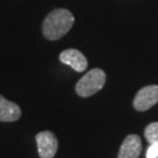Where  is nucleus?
Returning a JSON list of instances; mask_svg holds the SVG:
<instances>
[{
  "mask_svg": "<svg viewBox=\"0 0 158 158\" xmlns=\"http://www.w3.org/2000/svg\"><path fill=\"white\" fill-rule=\"evenodd\" d=\"M74 15L65 8H58L47 15L42 24V32L48 40H58L66 35L74 24Z\"/></svg>",
  "mask_w": 158,
  "mask_h": 158,
  "instance_id": "obj_1",
  "label": "nucleus"
},
{
  "mask_svg": "<svg viewBox=\"0 0 158 158\" xmlns=\"http://www.w3.org/2000/svg\"><path fill=\"white\" fill-rule=\"evenodd\" d=\"M106 82V74L102 69L94 68L88 71L76 84V93L80 97L87 98L101 90Z\"/></svg>",
  "mask_w": 158,
  "mask_h": 158,
  "instance_id": "obj_2",
  "label": "nucleus"
},
{
  "mask_svg": "<svg viewBox=\"0 0 158 158\" xmlns=\"http://www.w3.org/2000/svg\"><path fill=\"white\" fill-rule=\"evenodd\" d=\"M38 154L41 158H53L58 151L59 143L55 134L44 131L36 135Z\"/></svg>",
  "mask_w": 158,
  "mask_h": 158,
  "instance_id": "obj_3",
  "label": "nucleus"
},
{
  "mask_svg": "<svg viewBox=\"0 0 158 158\" xmlns=\"http://www.w3.org/2000/svg\"><path fill=\"white\" fill-rule=\"evenodd\" d=\"M158 103V85H148L138 91L134 107L138 111H146Z\"/></svg>",
  "mask_w": 158,
  "mask_h": 158,
  "instance_id": "obj_4",
  "label": "nucleus"
},
{
  "mask_svg": "<svg viewBox=\"0 0 158 158\" xmlns=\"http://www.w3.org/2000/svg\"><path fill=\"white\" fill-rule=\"evenodd\" d=\"M60 61L63 64L70 66L76 72H83L86 70L88 63L84 55L75 48H69L61 52Z\"/></svg>",
  "mask_w": 158,
  "mask_h": 158,
  "instance_id": "obj_5",
  "label": "nucleus"
},
{
  "mask_svg": "<svg viewBox=\"0 0 158 158\" xmlns=\"http://www.w3.org/2000/svg\"><path fill=\"white\" fill-rule=\"evenodd\" d=\"M142 152V141L138 135H127L120 147L118 158H139Z\"/></svg>",
  "mask_w": 158,
  "mask_h": 158,
  "instance_id": "obj_6",
  "label": "nucleus"
},
{
  "mask_svg": "<svg viewBox=\"0 0 158 158\" xmlns=\"http://www.w3.org/2000/svg\"><path fill=\"white\" fill-rule=\"evenodd\" d=\"M22 115L21 108L15 103L6 100L0 94V121L12 122L20 119Z\"/></svg>",
  "mask_w": 158,
  "mask_h": 158,
  "instance_id": "obj_7",
  "label": "nucleus"
},
{
  "mask_svg": "<svg viewBox=\"0 0 158 158\" xmlns=\"http://www.w3.org/2000/svg\"><path fill=\"white\" fill-rule=\"evenodd\" d=\"M145 138L149 144L158 143V122H152L145 128Z\"/></svg>",
  "mask_w": 158,
  "mask_h": 158,
  "instance_id": "obj_8",
  "label": "nucleus"
},
{
  "mask_svg": "<svg viewBox=\"0 0 158 158\" xmlns=\"http://www.w3.org/2000/svg\"><path fill=\"white\" fill-rule=\"evenodd\" d=\"M146 157L147 158H158V143H153L149 145L147 153H146Z\"/></svg>",
  "mask_w": 158,
  "mask_h": 158,
  "instance_id": "obj_9",
  "label": "nucleus"
}]
</instances>
